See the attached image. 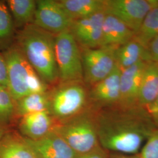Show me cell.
I'll return each mask as SVG.
<instances>
[{"mask_svg":"<svg viewBox=\"0 0 158 158\" xmlns=\"http://www.w3.org/2000/svg\"><path fill=\"white\" fill-rule=\"evenodd\" d=\"M100 145L107 151L139 153L158 127L147 108L116 106L104 108L96 114Z\"/></svg>","mask_w":158,"mask_h":158,"instance_id":"obj_1","label":"cell"},{"mask_svg":"<svg viewBox=\"0 0 158 158\" xmlns=\"http://www.w3.org/2000/svg\"><path fill=\"white\" fill-rule=\"evenodd\" d=\"M17 46L46 85L55 83L59 73L55 58V35L33 23L18 34Z\"/></svg>","mask_w":158,"mask_h":158,"instance_id":"obj_2","label":"cell"},{"mask_svg":"<svg viewBox=\"0 0 158 158\" xmlns=\"http://www.w3.org/2000/svg\"><path fill=\"white\" fill-rule=\"evenodd\" d=\"M2 55L7 66V89L15 102L31 94L47 92L48 85L32 68L17 45L10 46Z\"/></svg>","mask_w":158,"mask_h":158,"instance_id":"obj_3","label":"cell"},{"mask_svg":"<svg viewBox=\"0 0 158 158\" xmlns=\"http://www.w3.org/2000/svg\"><path fill=\"white\" fill-rule=\"evenodd\" d=\"M53 130L60 136L78 155L89 152L100 145L96 114L82 111L55 125Z\"/></svg>","mask_w":158,"mask_h":158,"instance_id":"obj_4","label":"cell"},{"mask_svg":"<svg viewBox=\"0 0 158 158\" xmlns=\"http://www.w3.org/2000/svg\"><path fill=\"white\" fill-rule=\"evenodd\" d=\"M49 96V113L63 121L83 111L88 93L81 81H73L62 83Z\"/></svg>","mask_w":158,"mask_h":158,"instance_id":"obj_5","label":"cell"},{"mask_svg":"<svg viewBox=\"0 0 158 158\" xmlns=\"http://www.w3.org/2000/svg\"><path fill=\"white\" fill-rule=\"evenodd\" d=\"M55 58L62 83L83 81L81 52L70 31L55 35Z\"/></svg>","mask_w":158,"mask_h":158,"instance_id":"obj_6","label":"cell"},{"mask_svg":"<svg viewBox=\"0 0 158 158\" xmlns=\"http://www.w3.org/2000/svg\"><path fill=\"white\" fill-rule=\"evenodd\" d=\"M118 47L106 46L96 48H80L83 81L91 86L113 72L117 64L116 51Z\"/></svg>","mask_w":158,"mask_h":158,"instance_id":"obj_7","label":"cell"},{"mask_svg":"<svg viewBox=\"0 0 158 158\" xmlns=\"http://www.w3.org/2000/svg\"><path fill=\"white\" fill-rule=\"evenodd\" d=\"M158 0H106L104 12L117 17L136 32Z\"/></svg>","mask_w":158,"mask_h":158,"instance_id":"obj_8","label":"cell"},{"mask_svg":"<svg viewBox=\"0 0 158 158\" xmlns=\"http://www.w3.org/2000/svg\"><path fill=\"white\" fill-rule=\"evenodd\" d=\"M73 22L59 1H36L33 24L38 27L56 35L70 31Z\"/></svg>","mask_w":158,"mask_h":158,"instance_id":"obj_9","label":"cell"},{"mask_svg":"<svg viewBox=\"0 0 158 158\" xmlns=\"http://www.w3.org/2000/svg\"><path fill=\"white\" fill-rule=\"evenodd\" d=\"M105 15V12H99L90 17L74 21L70 32L80 48L102 46V25Z\"/></svg>","mask_w":158,"mask_h":158,"instance_id":"obj_10","label":"cell"},{"mask_svg":"<svg viewBox=\"0 0 158 158\" xmlns=\"http://www.w3.org/2000/svg\"><path fill=\"white\" fill-rule=\"evenodd\" d=\"M121 73V69L117 65L107 77L91 86L88 98L96 107L104 108L119 106Z\"/></svg>","mask_w":158,"mask_h":158,"instance_id":"obj_11","label":"cell"},{"mask_svg":"<svg viewBox=\"0 0 158 158\" xmlns=\"http://www.w3.org/2000/svg\"><path fill=\"white\" fill-rule=\"evenodd\" d=\"M25 139L32 149L36 158H78L79 155L53 130L37 140L26 138Z\"/></svg>","mask_w":158,"mask_h":158,"instance_id":"obj_12","label":"cell"},{"mask_svg":"<svg viewBox=\"0 0 158 158\" xmlns=\"http://www.w3.org/2000/svg\"><path fill=\"white\" fill-rule=\"evenodd\" d=\"M147 62L142 60L132 66L121 70L119 106L132 107L139 105L138 100L141 80Z\"/></svg>","mask_w":158,"mask_h":158,"instance_id":"obj_13","label":"cell"},{"mask_svg":"<svg viewBox=\"0 0 158 158\" xmlns=\"http://www.w3.org/2000/svg\"><path fill=\"white\" fill-rule=\"evenodd\" d=\"M55 125L49 111L29 114L21 117L19 128L23 136L37 140L48 135Z\"/></svg>","mask_w":158,"mask_h":158,"instance_id":"obj_14","label":"cell"},{"mask_svg":"<svg viewBox=\"0 0 158 158\" xmlns=\"http://www.w3.org/2000/svg\"><path fill=\"white\" fill-rule=\"evenodd\" d=\"M135 32L117 17L106 14L102 25V46L119 47L134 40Z\"/></svg>","mask_w":158,"mask_h":158,"instance_id":"obj_15","label":"cell"},{"mask_svg":"<svg viewBox=\"0 0 158 158\" xmlns=\"http://www.w3.org/2000/svg\"><path fill=\"white\" fill-rule=\"evenodd\" d=\"M158 95V62H147L142 74L139 104L148 108L156 102Z\"/></svg>","mask_w":158,"mask_h":158,"instance_id":"obj_16","label":"cell"},{"mask_svg":"<svg viewBox=\"0 0 158 158\" xmlns=\"http://www.w3.org/2000/svg\"><path fill=\"white\" fill-rule=\"evenodd\" d=\"M0 158H36L25 137L7 131L0 140Z\"/></svg>","mask_w":158,"mask_h":158,"instance_id":"obj_17","label":"cell"},{"mask_svg":"<svg viewBox=\"0 0 158 158\" xmlns=\"http://www.w3.org/2000/svg\"><path fill=\"white\" fill-rule=\"evenodd\" d=\"M59 2L73 21L104 11L106 4V0H60Z\"/></svg>","mask_w":158,"mask_h":158,"instance_id":"obj_18","label":"cell"},{"mask_svg":"<svg viewBox=\"0 0 158 158\" xmlns=\"http://www.w3.org/2000/svg\"><path fill=\"white\" fill-rule=\"evenodd\" d=\"M6 2L11 12L15 27L23 28L33 23L36 1L8 0Z\"/></svg>","mask_w":158,"mask_h":158,"instance_id":"obj_19","label":"cell"},{"mask_svg":"<svg viewBox=\"0 0 158 158\" xmlns=\"http://www.w3.org/2000/svg\"><path fill=\"white\" fill-rule=\"evenodd\" d=\"M146 55V48L134 38L117 49V64L121 70H124L142 60L147 62Z\"/></svg>","mask_w":158,"mask_h":158,"instance_id":"obj_20","label":"cell"},{"mask_svg":"<svg viewBox=\"0 0 158 158\" xmlns=\"http://www.w3.org/2000/svg\"><path fill=\"white\" fill-rule=\"evenodd\" d=\"M16 114L21 117L29 114L49 111V96L46 93H34L15 102Z\"/></svg>","mask_w":158,"mask_h":158,"instance_id":"obj_21","label":"cell"},{"mask_svg":"<svg viewBox=\"0 0 158 158\" xmlns=\"http://www.w3.org/2000/svg\"><path fill=\"white\" fill-rule=\"evenodd\" d=\"M158 35V4L147 14L134 40L145 48L149 43Z\"/></svg>","mask_w":158,"mask_h":158,"instance_id":"obj_22","label":"cell"},{"mask_svg":"<svg viewBox=\"0 0 158 158\" xmlns=\"http://www.w3.org/2000/svg\"><path fill=\"white\" fill-rule=\"evenodd\" d=\"M14 23L6 1L0 0V49H8L14 34Z\"/></svg>","mask_w":158,"mask_h":158,"instance_id":"obj_23","label":"cell"},{"mask_svg":"<svg viewBox=\"0 0 158 158\" xmlns=\"http://www.w3.org/2000/svg\"><path fill=\"white\" fill-rule=\"evenodd\" d=\"M15 114V101L7 88L0 85V124L10 123Z\"/></svg>","mask_w":158,"mask_h":158,"instance_id":"obj_24","label":"cell"},{"mask_svg":"<svg viewBox=\"0 0 158 158\" xmlns=\"http://www.w3.org/2000/svg\"><path fill=\"white\" fill-rule=\"evenodd\" d=\"M139 154L141 158H158V128L147 139Z\"/></svg>","mask_w":158,"mask_h":158,"instance_id":"obj_25","label":"cell"},{"mask_svg":"<svg viewBox=\"0 0 158 158\" xmlns=\"http://www.w3.org/2000/svg\"><path fill=\"white\" fill-rule=\"evenodd\" d=\"M146 61L158 62V35L146 47Z\"/></svg>","mask_w":158,"mask_h":158,"instance_id":"obj_26","label":"cell"},{"mask_svg":"<svg viewBox=\"0 0 158 158\" xmlns=\"http://www.w3.org/2000/svg\"><path fill=\"white\" fill-rule=\"evenodd\" d=\"M108 156L107 151L99 145L89 152L79 155L77 158H108Z\"/></svg>","mask_w":158,"mask_h":158,"instance_id":"obj_27","label":"cell"},{"mask_svg":"<svg viewBox=\"0 0 158 158\" xmlns=\"http://www.w3.org/2000/svg\"><path fill=\"white\" fill-rule=\"evenodd\" d=\"M8 74L7 66L3 55L0 54V85L7 88Z\"/></svg>","mask_w":158,"mask_h":158,"instance_id":"obj_28","label":"cell"},{"mask_svg":"<svg viewBox=\"0 0 158 158\" xmlns=\"http://www.w3.org/2000/svg\"><path fill=\"white\" fill-rule=\"evenodd\" d=\"M147 110L152 115L153 119L158 128V95L156 102L151 106L148 108Z\"/></svg>","mask_w":158,"mask_h":158,"instance_id":"obj_29","label":"cell"},{"mask_svg":"<svg viewBox=\"0 0 158 158\" xmlns=\"http://www.w3.org/2000/svg\"><path fill=\"white\" fill-rule=\"evenodd\" d=\"M108 158H141L139 153L137 154H124L120 153L112 152L108 155Z\"/></svg>","mask_w":158,"mask_h":158,"instance_id":"obj_30","label":"cell"},{"mask_svg":"<svg viewBox=\"0 0 158 158\" xmlns=\"http://www.w3.org/2000/svg\"><path fill=\"white\" fill-rule=\"evenodd\" d=\"M7 132L4 125L0 124V140L2 138V136L4 135V134Z\"/></svg>","mask_w":158,"mask_h":158,"instance_id":"obj_31","label":"cell"}]
</instances>
